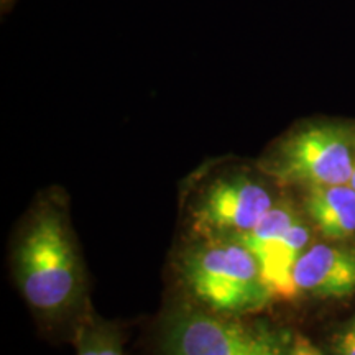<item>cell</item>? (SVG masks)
Instances as JSON below:
<instances>
[{
    "label": "cell",
    "instance_id": "1",
    "mask_svg": "<svg viewBox=\"0 0 355 355\" xmlns=\"http://www.w3.org/2000/svg\"><path fill=\"white\" fill-rule=\"evenodd\" d=\"M17 285L50 331L74 327L87 309L86 272L68 206L58 191L43 193L26 214L12 250Z\"/></svg>",
    "mask_w": 355,
    "mask_h": 355
},
{
    "label": "cell",
    "instance_id": "2",
    "mask_svg": "<svg viewBox=\"0 0 355 355\" xmlns=\"http://www.w3.org/2000/svg\"><path fill=\"white\" fill-rule=\"evenodd\" d=\"M153 345L155 355H324L290 327L222 316L194 303L166 311Z\"/></svg>",
    "mask_w": 355,
    "mask_h": 355
},
{
    "label": "cell",
    "instance_id": "3",
    "mask_svg": "<svg viewBox=\"0 0 355 355\" xmlns=\"http://www.w3.org/2000/svg\"><path fill=\"white\" fill-rule=\"evenodd\" d=\"M176 266L193 303L214 314L248 318L275 300L259 259L235 235H198Z\"/></svg>",
    "mask_w": 355,
    "mask_h": 355
},
{
    "label": "cell",
    "instance_id": "4",
    "mask_svg": "<svg viewBox=\"0 0 355 355\" xmlns=\"http://www.w3.org/2000/svg\"><path fill=\"white\" fill-rule=\"evenodd\" d=\"M355 168V122L319 119L296 125L259 163L275 183L301 189L349 184Z\"/></svg>",
    "mask_w": 355,
    "mask_h": 355
},
{
    "label": "cell",
    "instance_id": "5",
    "mask_svg": "<svg viewBox=\"0 0 355 355\" xmlns=\"http://www.w3.org/2000/svg\"><path fill=\"white\" fill-rule=\"evenodd\" d=\"M268 176L250 171H230L217 176L193 204L194 232L242 237L263 219L278 201Z\"/></svg>",
    "mask_w": 355,
    "mask_h": 355
},
{
    "label": "cell",
    "instance_id": "6",
    "mask_svg": "<svg viewBox=\"0 0 355 355\" xmlns=\"http://www.w3.org/2000/svg\"><path fill=\"white\" fill-rule=\"evenodd\" d=\"M314 232L303 207L296 206L291 199L279 198L263 219L241 237L259 259L273 298L293 300L298 296L293 270L313 243Z\"/></svg>",
    "mask_w": 355,
    "mask_h": 355
},
{
    "label": "cell",
    "instance_id": "7",
    "mask_svg": "<svg viewBox=\"0 0 355 355\" xmlns=\"http://www.w3.org/2000/svg\"><path fill=\"white\" fill-rule=\"evenodd\" d=\"M298 296L344 300L355 295V248L349 242H313L293 270Z\"/></svg>",
    "mask_w": 355,
    "mask_h": 355
},
{
    "label": "cell",
    "instance_id": "8",
    "mask_svg": "<svg viewBox=\"0 0 355 355\" xmlns=\"http://www.w3.org/2000/svg\"><path fill=\"white\" fill-rule=\"evenodd\" d=\"M301 207L314 230L326 241L355 239V189L350 183L304 189Z\"/></svg>",
    "mask_w": 355,
    "mask_h": 355
},
{
    "label": "cell",
    "instance_id": "9",
    "mask_svg": "<svg viewBox=\"0 0 355 355\" xmlns=\"http://www.w3.org/2000/svg\"><path fill=\"white\" fill-rule=\"evenodd\" d=\"M123 331L115 322L86 311L73 332L76 355H123Z\"/></svg>",
    "mask_w": 355,
    "mask_h": 355
},
{
    "label": "cell",
    "instance_id": "10",
    "mask_svg": "<svg viewBox=\"0 0 355 355\" xmlns=\"http://www.w3.org/2000/svg\"><path fill=\"white\" fill-rule=\"evenodd\" d=\"M329 355H355V314L332 337Z\"/></svg>",
    "mask_w": 355,
    "mask_h": 355
},
{
    "label": "cell",
    "instance_id": "11",
    "mask_svg": "<svg viewBox=\"0 0 355 355\" xmlns=\"http://www.w3.org/2000/svg\"><path fill=\"white\" fill-rule=\"evenodd\" d=\"M350 186L355 189V168H354V175H352V180H350Z\"/></svg>",
    "mask_w": 355,
    "mask_h": 355
}]
</instances>
